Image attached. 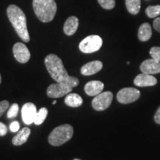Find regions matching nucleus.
Segmentation results:
<instances>
[{
  "label": "nucleus",
  "mask_w": 160,
  "mask_h": 160,
  "mask_svg": "<svg viewBox=\"0 0 160 160\" xmlns=\"http://www.w3.org/2000/svg\"><path fill=\"white\" fill-rule=\"evenodd\" d=\"M45 64L49 74L57 82L67 83L72 88L77 87L79 85V79L68 75L62 61L57 55L53 53L48 55L45 59Z\"/></svg>",
  "instance_id": "nucleus-1"
},
{
  "label": "nucleus",
  "mask_w": 160,
  "mask_h": 160,
  "mask_svg": "<svg viewBox=\"0 0 160 160\" xmlns=\"http://www.w3.org/2000/svg\"><path fill=\"white\" fill-rule=\"evenodd\" d=\"M8 17L20 39L25 42L31 39L27 27V19L22 10L15 5H11L7 8Z\"/></svg>",
  "instance_id": "nucleus-2"
},
{
  "label": "nucleus",
  "mask_w": 160,
  "mask_h": 160,
  "mask_svg": "<svg viewBox=\"0 0 160 160\" xmlns=\"http://www.w3.org/2000/svg\"><path fill=\"white\" fill-rule=\"evenodd\" d=\"M33 8L38 19L45 23L54 19L57 11L55 0H33Z\"/></svg>",
  "instance_id": "nucleus-3"
},
{
  "label": "nucleus",
  "mask_w": 160,
  "mask_h": 160,
  "mask_svg": "<svg viewBox=\"0 0 160 160\" xmlns=\"http://www.w3.org/2000/svg\"><path fill=\"white\" fill-rule=\"evenodd\" d=\"M73 134V128L71 125L66 124L58 126L50 133L48 142L53 146H60L69 141Z\"/></svg>",
  "instance_id": "nucleus-4"
},
{
  "label": "nucleus",
  "mask_w": 160,
  "mask_h": 160,
  "mask_svg": "<svg viewBox=\"0 0 160 160\" xmlns=\"http://www.w3.org/2000/svg\"><path fill=\"white\" fill-rule=\"evenodd\" d=\"M102 45V39L97 35L85 37L79 43V50L84 53H92L98 51Z\"/></svg>",
  "instance_id": "nucleus-5"
},
{
  "label": "nucleus",
  "mask_w": 160,
  "mask_h": 160,
  "mask_svg": "<svg viewBox=\"0 0 160 160\" xmlns=\"http://www.w3.org/2000/svg\"><path fill=\"white\" fill-rule=\"evenodd\" d=\"M73 89L71 86L65 82L51 84L47 89L48 97L51 98H60L70 93Z\"/></svg>",
  "instance_id": "nucleus-6"
},
{
  "label": "nucleus",
  "mask_w": 160,
  "mask_h": 160,
  "mask_svg": "<svg viewBox=\"0 0 160 160\" xmlns=\"http://www.w3.org/2000/svg\"><path fill=\"white\" fill-rule=\"evenodd\" d=\"M113 93L110 91L103 92L96 96L92 101V106L96 111H102L108 108L113 100Z\"/></svg>",
  "instance_id": "nucleus-7"
},
{
  "label": "nucleus",
  "mask_w": 160,
  "mask_h": 160,
  "mask_svg": "<svg viewBox=\"0 0 160 160\" xmlns=\"http://www.w3.org/2000/svg\"><path fill=\"white\" fill-rule=\"evenodd\" d=\"M117 100L122 104H129L137 101L140 97V92L133 88H125L118 92Z\"/></svg>",
  "instance_id": "nucleus-8"
},
{
  "label": "nucleus",
  "mask_w": 160,
  "mask_h": 160,
  "mask_svg": "<svg viewBox=\"0 0 160 160\" xmlns=\"http://www.w3.org/2000/svg\"><path fill=\"white\" fill-rule=\"evenodd\" d=\"M13 53L15 59L20 63H26L31 58V53L25 44L16 43L13 47Z\"/></svg>",
  "instance_id": "nucleus-9"
},
{
  "label": "nucleus",
  "mask_w": 160,
  "mask_h": 160,
  "mask_svg": "<svg viewBox=\"0 0 160 160\" xmlns=\"http://www.w3.org/2000/svg\"><path fill=\"white\" fill-rule=\"evenodd\" d=\"M37 113V107L34 104L31 102L25 104L22 108V118L24 123L28 125L33 123Z\"/></svg>",
  "instance_id": "nucleus-10"
},
{
  "label": "nucleus",
  "mask_w": 160,
  "mask_h": 160,
  "mask_svg": "<svg viewBox=\"0 0 160 160\" xmlns=\"http://www.w3.org/2000/svg\"><path fill=\"white\" fill-rule=\"evenodd\" d=\"M140 70L146 74H157L160 73V62L153 59L145 60L140 65Z\"/></svg>",
  "instance_id": "nucleus-11"
},
{
  "label": "nucleus",
  "mask_w": 160,
  "mask_h": 160,
  "mask_svg": "<svg viewBox=\"0 0 160 160\" xmlns=\"http://www.w3.org/2000/svg\"><path fill=\"white\" fill-rule=\"evenodd\" d=\"M133 82L138 87H149V86L155 85L157 83V80L152 75L142 73L137 76Z\"/></svg>",
  "instance_id": "nucleus-12"
},
{
  "label": "nucleus",
  "mask_w": 160,
  "mask_h": 160,
  "mask_svg": "<svg viewBox=\"0 0 160 160\" xmlns=\"http://www.w3.org/2000/svg\"><path fill=\"white\" fill-rule=\"evenodd\" d=\"M102 62L98 60L92 61L84 65L81 68V73L85 76H91L98 73L102 68Z\"/></svg>",
  "instance_id": "nucleus-13"
},
{
  "label": "nucleus",
  "mask_w": 160,
  "mask_h": 160,
  "mask_svg": "<svg viewBox=\"0 0 160 160\" xmlns=\"http://www.w3.org/2000/svg\"><path fill=\"white\" fill-rule=\"evenodd\" d=\"M104 88V84L101 81L93 80L90 81L85 86V92L90 97H96L102 93Z\"/></svg>",
  "instance_id": "nucleus-14"
},
{
  "label": "nucleus",
  "mask_w": 160,
  "mask_h": 160,
  "mask_svg": "<svg viewBox=\"0 0 160 160\" xmlns=\"http://www.w3.org/2000/svg\"><path fill=\"white\" fill-rule=\"evenodd\" d=\"M79 27V19L77 17H70L67 19L64 24L63 31L67 36H72L77 32Z\"/></svg>",
  "instance_id": "nucleus-15"
},
{
  "label": "nucleus",
  "mask_w": 160,
  "mask_h": 160,
  "mask_svg": "<svg viewBox=\"0 0 160 160\" xmlns=\"http://www.w3.org/2000/svg\"><path fill=\"white\" fill-rule=\"evenodd\" d=\"M31 135V129L29 128L25 127L22 129L15 137L12 139V143L14 145H22L28 141Z\"/></svg>",
  "instance_id": "nucleus-16"
},
{
  "label": "nucleus",
  "mask_w": 160,
  "mask_h": 160,
  "mask_svg": "<svg viewBox=\"0 0 160 160\" xmlns=\"http://www.w3.org/2000/svg\"><path fill=\"white\" fill-rule=\"evenodd\" d=\"M152 36V30L148 23H143L139 27L138 31V38L140 41L146 42L151 39Z\"/></svg>",
  "instance_id": "nucleus-17"
},
{
  "label": "nucleus",
  "mask_w": 160,
  "mask_h": 160,
  "mask_svg": "<svg viewBox=\"0 0 160 160\" xmlns=\"http://www.w3.org/2000/svg\"><path fill=\"white\" fill-rule=\"evenodd\" d=\"M65 103L71 108H78L83 103L82 98L77 93H68L65 99Z\"/></svg>",
  "instance_id": "nucleus-18"
},
{
  "label": "nucleus",
  "mask_w": 160,
  "mask_h": 160,
  "mask_svg": "<svg viewBox=\"0 0 160 160\" xmlns=\"http://www.w3.org/2000/svg\"><path fill=\"white\" fill-rule=\"evenodd\" d=\"M125 5L130 13L137 15L140 11L141 1L140 0H125Z\"/></svg>",
  "instance_id": "nucleus-19"
},
{
  "label": "nucleus",
  "mask_w": 160,
  "mask_h": 160,
  "mask_svg": "<svg viewBox=\"0 0 160 160\" xmlns=\"http://www.w3.org/2000/svg\"><path fill=\"white\" fill-rule=\"evenodd\" d=\"M48 113V109L46 108H42L37 113V115H36L33 123L37 125H42V124L45 122L46 118H47Z\"/></svg>",
  "instance_id": "nucleus-20"
},
{
  "label": "nucleus",
  "mask_w": 160,
  "mask_h": 160,
  "mask_svg": "<svg viewBox=\"0 0 160 160\" xmlns=\"http://www.w3.org/2000/svg\"><path fill=\"white\" fill-rule=\"evenodd\" d=\"M145 13L149 18H157L160 16V5L149 6L145 10Z\"/></svg>",
  "instance_id": "nucleus-21"
},
{
  "label": "nucleus",
  "mask_w": 160,
  "mask_h": 160,
  "mask_svg": "<svg viewBox=\"0 0 160 160\" xmlns=\"http://www.w3.org/2000/svg\"><path fill=\"white\" fill-rule=\"evenodd\" d=\"M102 8L106 10H111L115 7V0H98Z\"/></svg>",
  "instance_id": "nucleus-22"
},
{
  "label": "nucleus",
  "mask_w": 160,
  "mask_h": 160,
  "mask_svg": "<svg viewBox=\"0 0 160 160\" xmlns=\"http://www.w3.org/2000/svg\"><path fill=\"white\" fill-rule=\"evenodd\" d=\"M18 112H19V105H18V104H13L9 108L8 111V119H13V118L17 117Z\"/></svg>",
  "instance_id": "nucleus-23"
},
{
  "label": "nucleus",
  "mask_w": 160,
  "mask_h": 160,
  "mask_svg": "<svg viewBox=\"0 0 160 160\" xmlns=\"http://www.w3.org/2000/svg\"><path fill=\"white\" fill-rule=\"evenodd\" d=\"M152 59L160 62V47H153L150 51Z\"/></svg>",
  "instance_id": "nucleus-24"
},
{
  "label": "nucleus",
  "mask_w": 160,
  "mask_h": 160,
  "mask_svg": "<svg viewBox=\"0 0 160 160\" xmlns=\"http://www.w3.org/2000/svg\"><path fill=\"white\" fill-rule=\"evenodd\" d=\"M9 106V102L7 101V100H3V101L0 102V117L2 116L6 110L8 108Z\"/></svg>",
  "instance_id": "nucleus-25"
},
{
  "label": "nucleus",
  "mask_w": 160,
  "mask_h": 160,
  "mask_svg": "<svg viewBox=\"0 0 160 160\" xmlns=\"http://www.w3.org/2000/svg\"><path fill=\"white\" fill-rule=\"evenodd\" d=\"M19 123L17 121L13 122L11 124V125H10V129H11V131L12 132H17L19 130Z\"/></svg>",
  "instance_id": "nucleus-26"
},
{
  "label": "nucleus",
  "mask_w": 160,
  "mask_h": 160,
  "mask_svg": "<svg viewBox=\"0 0 160 160\" xmlns=\"http://www.w3.org/2000/svg\"><path fill=\"white\" fill-rule=\"evenodd\" d=\"M7 132V126H6L4 123L0 122V137H4V136L6 135Z\"/></svg>",
  "instance_id": "nucleus-27"
},
{
  "label": "nucleus",
  "mask_w": 160,
  "mask_h": 160,
  "mask_svg": "<svg viewBox=\"0 0 160 160\" xmlns=\"http://www.w3.org/2000/svg\"><path fill=\"white\" fill-rule=\"evenodd\" d=\"M153 28L156 31L160 33V17L156 18L153 21Z\"/></svg>",
  "instance_id": "nucleus-28"
},
{
  "label": "nucleus",
  "mask_w": 160,
  "mask_h": 160,
  "mask_svg": "<svg viewBox=\"0 0 160 160\" xmlns=\"http://www.w3.org/2000/svg\"><path fill=\"white\" fill-rule=\"evenodd\" d=\"M154 120L156 122L160 125V107L158 108L157 112H156V114L154 116Z\"/></svg>",
  "instance_id": "nucleus-29"
},
{
  "label": "nucleus",
  "mask_w": 160,
  "mask_h": 160,
  "mask_svg": "<svg viewBox=\"0 0 160 160\" xmlns=\"http://www.w3.org/2000/svg\"><path fill=\"white\" fill-rule=\"evenodd\" d=\"M56 104H57V101L55 100V101L53 102V105H56Z\"/></svg>",
  "instance_id": "nucleus-30"
},
{
  "label": "nucleus",
  "mask_w": 160,
  "mask_h": 160,
  "mask_svg": "<svg viewBox=\"0 0 160 160\" xmlns=\"http://www.w3.org/2000/svg\"><path fill=\"white\" fill-rule=\"evenodd\" d=\"M2 82V77H1V74H0V84Z\"/></svg>",
  "instance_id": "nucleus-31"
},
{
  "label": "nucleus",
  "mask_w": 160,
  "mask_h": 160,
  "mask_svg": "<svg viewBox=\"0 0 160 160\" xmlns=\"http://www.w3.org/2000/svg\"><path fill=\"white\" fill-rule=\"evenodd\" d=\"M73 160H80V159H73Z\"/></svg>",
  "instance_id": "nucleus-32"
}]
</instances>
